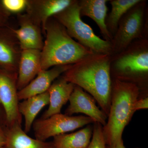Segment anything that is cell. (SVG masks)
<instances>
[{
	"mask_svg": "<svg viewBox=\"0 0 148 148\" xmlns=\"http://www.w3.org/2000/svg\"><path fill=\"white\" fill-rule=\"evenodd\" d=\"M110 63L111 55L92 53L72 65L62 76L90 93L107 116L112 95Z\"/></svg>",
	"mask_w": 148,
	"mask_h": 148,
	"instance_id": "cell-1",
	"label": "cell"
},
{
	"mask_svg": "<svg viewBox=\"0 0 148 148\" xmlns=\"http://www.w3.org/2000/svg\"><path fill=\"white\" fill-rule=\"evenodd\" d=\"M45 39L41 51V70L73 65L92 54V51L69 36L65 27L53 17L48 21Z\"/></svg>",
	"mask_w": 148,
	"mask_h": 148,
	"instance_id": "cell-2",
	"label": "cell"
},
{
	"mask_svg": "<svg viewBox=\"0 0 148 148\" xmlns=\"http://www.w3.org/2000/svg\"><path fill=\"white\" fill-rule=\"evenodd\" d=\"M140 89L134 83L116 79L112 86L108 119L103 127L106 146L113 147L122 140L125 127L134 114Z\"/></svg>",
	"mask_w": 148,
	"mask_h": 148,
	"instance_id": "cell-3",
	"label": "cell"
},
{
	"mask_svg": "<svg viewBox=\"0 0 148 148\" xmlns=\"http://www.w3.org/2000/svg\"><path fill=\"white\" fill-rule=\"evenodd\" d=\"M53 17L65 27L70 36L92 53L112 55L111 42L98 36L91 27L82 21L78 1L74 0L71 5Z\"/></svg>",
	"mask_w": 148,
	"mask_h": 148,
	"instance_id": "cell-4",
	"label": "cell"
},
{
	"mask_svg": "<svg viewBox=\"0 0 148 148\" xmlns=\"http://www.w3.org/2000/svg\"><path fill=\"white\" fill-rule=\"evenodd\" d=\"M146 1L141 0L124 14L111 42L112 55L122 52L133 42L144 38Z\"/></svg>",
	"mask_w": 148,
	"mask_h": 148,
	"instance_id": "cell-5",
	"label": "cell"
},
{
	"mask_svg": "<svg viewBox=\"0 0 148 148\" xmlns=\"http://www.w3.org/2000/svg\"><path fill=\"white\" fill-rule=\"evenodd\" d=\"M112 68L124 75L147 74L148 42L147 38L136 40L122 52L111 55Z\"/></svg>",
	"mask_w": 148,
	"mask_h": 148,
	"instance_id": "cell-6",
	"label": "cell"
},
{
	"mask_svg": "<svg viewBox=\"0 0 148 148\" xmlns=\"http://www.w3.org/2000/svg\"><path fill=\"white\" fill-rule=\"evenodd\" d=\"M93 122V120L87 116H70L60 113L47 118L35 120L32 127L35 138L45 142L51 137L73 131Z\"/></svg>",
	"mask_w": 148,
	"mask_h": 148,
	"instance_id": "cell-7",
	"label": "cell"
},
{
	"mask_svg": "<svg viewBox=\"0 0 148 148\" xmlns=\"http://www.w3.org/2000/svg\"><path fill=\"white\" fill-rule=\"evenodd\" d=\"M17 73L0 70V105L5 114L7 127L21 125L22 116L18 110Z\"/></svg>",
	"mask_w": 148,
	"mask_h": 148,
	"instance_id": "cell-8",
	"label": "cell"
},
{
	"mask_svg": "<svg viewBox=\"0 0 148 148\" xmlns=\"http://www.w3.org/2000/svg\"><path fill=\"white\" fill-rule=\"evenodd\" d=\"M17 18L19 28L11 30L21 50L33 49L41 51L44 44L41 26L27 13L17 15Z\"/></svg>",
	"mask_w": 148,
	"mask_h": 148,
	"instance_id": "cell-9",
	"label": "cell"
},
{
	"mask_svg": "<svg viewBox=\"0 0 148 148\" xmlns=\"http://www.w3.org/2000/svg\"><path fill=\"white\" fill-rule=\"evenodd\" d=\"M70 104L65 111V114L71 116L73 114H84L91 118L94 123L105 125L107 116L96 106L95 99L83 89L75 86L69 100Z\"/></svg>",
	"mask_w": 148,
	"mask_h": 148,
	"instance_id": "cell-10",
	"label": "cell"
},
{
	"mask_svg": "<svg viewBox=\"0 0 148 148\" xmlns=\"http://www.w3.org/2000/svg\"><path fill=\"white\" fill-rule=\"evenodd\" d=\"M74 0H28L27 14L44 32L48 21L71 5Z\"/></svg>",
	"mask_w": 148,
	"mask_h": 148,
	"instance_id": "cell-11",
	"label": "cell"
},
{
	"mask_svg": "<svg viewBox=\"0 0 148 148\" xmlns=\"http://www.w3.org/2000/svg\"><path fill=\"white\" fill-rule=\"evenodd\" d=\"M72 65L54 66L47 70H41L36 77L27 86L18 91L19 101L46 92L51 84Z\"/></svg>",
	"mask_w": 148,
	"mask_h": 148,
	"instance_id": "cell-12",
	"label": "cell"
},
{
	"mask_svg": "<svg viewBox=\"0 0 148 148\" xmlns=\"http://www.w3.org/2000/svg\"><path fill=\"white\" fill-rule=\"evenodd\" d=\"M41 70V51L33 49L21 50L17 70L18 91L29 84Z\"/></svg>",
	"mask_w": 148,
	"mask_h": 148,
	"instance_id": "cell-13",
	"label": "cell"
},
{
	"mask_svg": "<svg viewBox=\"0 0 148 148\" xmlns=\"http://www.w3.org/2000/svg\"><path fill=\"white\" fill-rule=\"evenodd\" d=\"M75 85L66 81L62 76L56 79L48 90L49 103L48 108L41 118L46 119L61 113L63 106L69 101Z\"/></svg>",
	"mask_w": 148,
	"mask_h": 148,
	"instance_id": "cell-14",
	"label": "cell"
},
{
	"mask_svg": "<svg viewBox=\"0 0 148 148\" xmlns=\"http://www.w3.org/2000/svg\"><path fill=\"white\" fill-rule=\"evenodd\" d=\"M108 0L78 1L80 16H86L94 21L98 26L104 40L111 42L112 38L109 34L106 25L108 11Z\"/></svg>",
	"mask_w": 148,
	"mask_h": 148,
	"instance_id": "cell-15",
	"label": "cell"
},
{
	"mask_svg": "<svg viewBox=\"0 0 148 148\" xmlns=\"http://www.w3.org/2000/svg\"><path fill=\"white\" fill-rule=\"evenodd\" d=\"M21 49L11 29L7 37L0 36V66L3 70L17 73Z\"/></svg>",
	"mask_w": 148,
	"mask_h": 148,
	"instance_id": "cell-16",
	"label": "cell"
},
{
	"mask_svg": "<svg viewBox=\"0 0 148 148\" xmlns=\"http://www.w3.org/2000/svg\"><path fill=\"white\" fill-rule=\"evenodd\" d=\"M5 130L6 141L3 148H54L52 142H44L30 137L21 125L7 127Z\"/></svg>",
	"mask_w": 148,
	"mask_h": 148,
	"instance_id": "cell-17",
	"label": "cell"
},
{
	"mask_svg": "<svg viewBox=\"0 0 148 148\" xmlns=\"http://www.w3.org/2000/svg\"><path fill=\"white\" fill-rule=\"evenodd\" d=\"M49 103L48 91L19 102L18 110L21 116H24L25 120L24 132L27 133L30 132L37 116Z\"/></svg>",
	"mask_w": 148,
	"mask_h": 148,
	"instance_id": "cell-18",
	"label": "cell"
},
{
	"mask_svg": "<svg viewBox=\"0 0 148 148\" xmlns=\"http://www.w3.org/2000/svg\"><path fill=\"white\" fill-rule=\"evenodd\" d=\"M92 134V128L89 125L73 133L55 136L52 142L54 148H87Z\"/></svg>",
	"mask_w": 148,
	"mask_h": 148,
	"instance_id": "cell-19",
	"label": "cell"
},
{
	"mask_svg": "<svg viewBox=\"0 0 148 148\" xmlns=\"http://www.w3.org/2000/svg\"><path fill=\"white\" fill-rule=\"evenodd\" d=\"M141 0H111L110 1L112 9L107 15L106 25L107 29L113 38L121 18L132 7Z\"/></svg>",
	"mask_w": 148,
	"mask_h": 148,
	"instance_id": "cell-20",
	"label": "cell"
},
{
	"mask_svg": "<svg viewBox=\"0 0 148 148\" xmlns=\"http://www.w3.org/2000/svg\"><path fill=\"white\" fill-rule=\"evenodd\" d=\"M1 3L3 9L7 14L18 15L26 11L28 0H3Z\"/></svg>",
	"mask_w": 148,
	"mask_h": 148,
	"instance_id": "cell-21",
	"label": "cell"
},
{
	"mask_svg": "<svg viewBox=\"0 0 148 148\" xmlns=\"http://www.w3.org/2000/svg\"><path fill=\"white\" fill-rule=\"evenodd\" d=\"M92 137V140L87 148H106L102 125L94 123Z\"/></svg>",
	"mask_w": 148,
	"mask_h": 148,
	"instance_id": "cell-22",
	"label": "cell"
},
{
	"mask_svg": "<svg viewBox=\"0 0 148 148\" xmlns=\"http://www.w3.org/2000/svg\"><path fill=\"white\" fill-rule=\"evenodd\" d=\"M148 108V98H142L140 100H137L135 103L133 110L134 112L136 111L142 109H147Z\"/></svg>",
	"mask_w": 148,
	"mask_h": 148,
	"instance_id": "cell-23",
	"label": "cell"
},
{
	"mask_svg": "<svg viewBox=\"0 0 148 148\" xmlns=\"http://www.w3.org/2000/svg\"><path fill=\"white\" fill-rule=\"evenodd\" d=\"M6 128H4L0 127V148H3L5 145L6 141L5 130Z\"/></svg>",
	"mask_w": 148,
	"mask_h": 148,
	"instance_id": "cell-24",
	"label": "cell"
},
{
	"mask_svg": "<svg viewBox=\"0 0 148 148\" xmlns=\"http://www.w3.org/2000/svg\"><path fill=\"white\" fill-rule=\"evenodd\" d=\"M1 112H0V127L4 128H5L7 127L6 121L1 117Z\"/></svg>",
	"mask_w": 148,
	"mask_h": 148,
	"instance_id": "cell-25",
	"label": "cell"
},
{
	"mask_svg": "<svg viewBox=\"0 0 148 148\" xmlns=\"http://www.w3.org/2000/svg\"><path fill=\"white\" fill-rule=\"evenodd\" d=\"M106 148H126L123 144V140H122L121 141L116 145L113 147H108L106 146Z\"/></svg>",
	"mask_w": 148,
	"mask_h": 148,
	"instance_id": "cell-26",
	"label": "cell"
},
{
	"mask_svg": "<svg viewBox=\"0 0 148 148\" xmlns=\"http://www.w3.org/2000/svg\"><path fill=\"white\" fill-rule=\"evenodd\" d=\"M5 16L2 12L0 10V25H1L5 21Z\"/></svg>",
	"mask_w": 148,
	"mask_h": 148,
	"instance_id": "cell-27",
	"label": "cell"
}]
</instances>
